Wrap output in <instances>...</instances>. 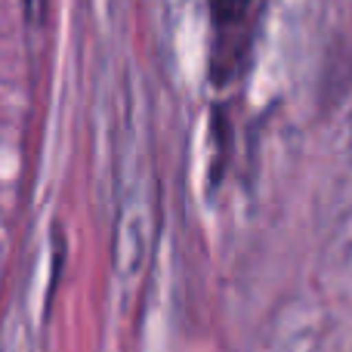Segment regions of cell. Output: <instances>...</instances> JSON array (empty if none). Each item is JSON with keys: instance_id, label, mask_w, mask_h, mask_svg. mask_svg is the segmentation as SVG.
Returning <instances> with one entry per match:
<instances>
[{"instance_id": "7a4b0ae2", "label": "cell", "mask_w": 352, "mask_h": 352, "mask_svg": "<svg viewBox=\"0 0 352 352\" xmlns=\"http://www.w3.org/2000/svg\"><path fill=\"white\" fill-rule=\"evenodd\" d=\"M349 136H352V124H349ZM349 148H352V140H349Z\"/></svg>"}, {"instance_id": "6da1fadb", "label": "cell", "mask_w": 352, "mask_h": 352, "mask_svg": "<svg viewBox=\"0 0 352 352\" xmlns=\"http://www.w3.org/2000/svg\"><path fill=\"white\" fill-rule=\"evenodd\" d=\"M25 3H28V16H31V19H37V16H41V10H43V0H25Z\"/></svg>"}]
</instances>
